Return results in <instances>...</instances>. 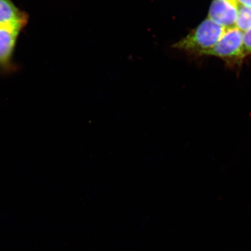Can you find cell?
<instances>
[{"label": "cell", "mask_w": 251, "mask_h": 251, "mask_svg": "<svg viewBox=\"0 0 251 251\" xmlns=\"http://www.w3.org/2000/svg\"><path fill=\"white\" fill-rule=\"evenodd\" d=\"M226 30L207 18L173 47L191 54L203 55L217 44Z\"/></svg>", "instance_id": "cell-1"}, {"label": "cell", "mask_w": 251, "mask_h": 251, "mask_svg": "<svg viewBox=\"0 0 251 251\" xmlns=\"http://www.w3.org/2000/svg\"><path fill=\"white\" fill-rule=\"evenodd\" d=\"M244 32L234 27L225 31L221 40L203 55L216 56L229 64H238L246 57L244 47Z\"/></svg>", "instance_id": "cell-2"}, {"label": "cell", "mask_w": 251, "mask_h": 251, "mask_svg": "<svg viewBox=\"0 0 251 251\" xmlns=\"http://www.w3.org/2000/svg\"><path fill=\"white\" fill-rule=\"evenodd\" d=\"M21 31L14 28L0 26V71L3 73L15 70L13 56Z\"/></svg>", "instance_id": "cell-3"}, {"label": "cell", "mask_w": 251, "mask_h": 251, "mask_svg": "<svg viewBox=\"0 0 251 251\" xmlns=\"http://www.w3.org/2000/svg\"><path fill=\"white\" fill-rule=\"evenodd\" d=\"M239 7L237 0H213L208 18L220 26L230 29L235 26Z\"/></svg>", "instance_id": "cell-4"}, {"label": "cell", "mask_w": 251, "mask_h": 251, "mask_svg": "<svg viewBox=\"0 0 251 251\" xmlns=\"http://www.w3.org/2000/svg\"><path fill=\"white\" fill-rule=\"evenodd\" d=\"M29 21V15L21 10L12 0H0V26L23 31Z\"/></svg>", "instance_id": "cell-5"}, {"label": "cell", "mask_w": 251, "mask_h": 251, "mask_svg": "<svg viewBox=\"0 0 251 251\" xmlns=\"http://www.w3.org/2000/svg\"><path fill=\"white\" fill-rule=\"evenodd\" d=\"M235 27L244 33L251 29V7L240 5Z\"/></svg>", "instance_id": "cell-6"}, {"label": "cell", "mask_w": 251, "mask_h": 251, "mask_svg": "<svg viewBox=\"0 0 251 251\" xmlns=\"http://www.w3.org/2000/svg\"><path fill=\"white\" fill-rule=\"evenodd\" d=\"M244 47L246 56L251 54V29L244 33Z\"/></svg>", "instance_id": "cell-7"}, {"label": "cell", "mask_w": 251, "mask_h": 251, "mask_svg": "<svg viewBox=\"0 0 251 251\" xmlns=\"http://www.w3.org/2000/svg\"><path fill=\"white\" fill-rule=\"evenodd\" d=\"M238 4L246 7H251V0H237Z\"/></svg>", "instance_id": "cell-8"}]
</instances>
